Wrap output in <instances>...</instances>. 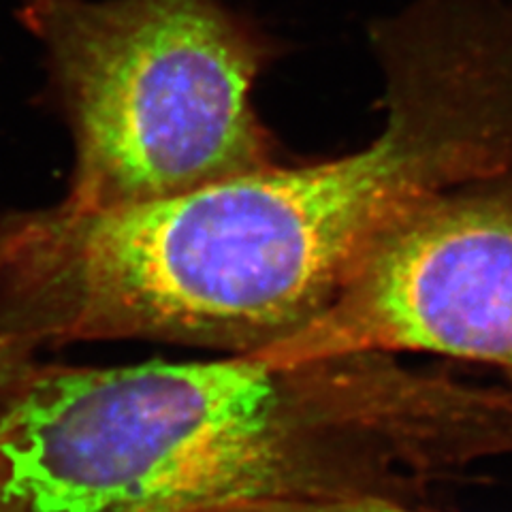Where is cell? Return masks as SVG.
Masks as SVG:
<instances>
[{"mask_svg": "<svg viewBox=\"0 0 512 512\" xmlns=\"http://www.w3.org/2000/svg\"><path fill=\"white\" fill-rule=\"evenodd\" d=\"M382 131L316 165L167 201L0 218V331L256 355L312 325L393 224L512 171V0H412L372 22Z\"/></svg>", "mask_w": 512, "mask_h": 512, "instance_id": "6da1fadb", "label": "cell"}, {"mask_svg": "<svg viewBox=\"0 0 512 512\" xmlns=\"http://www.w3.org/2000/svg\"><path fill=\"white\" fill-rule=\"evenodd\" d=\"M0 393V512H203L365 495L416 504L448 472L512 451V389L382 352L32 363Z\"/></svg>", "mask_w": 512, "mask_h": 512, "instance_id": "7a4b0ae2", "label": "cell"}, {"mask_svg": "<svg viewBox=\"0 0 512 512\" xmlns=\"http://www.w3.org/2000/svg\"><path fill=\"white\" fill-rule=\"evenodd\" d=\"M69 124L64 205L109 212L276 165L252 92L269 45L220 0H18Z\"/></svg>", "mask_w": 512, "mask_h": 512, "instance_id": "3957f363", "label": "cell"}, {"mask_svg": "<svg viewBox=\"0 0 512 512\" xmlns=\"http://www.w3.org/2000/svg\"><path fill=\"white\" fill-rule=\"evenodd\" d=\"M357 352H431L512 372V171L416 205L312 325L254 357Z\"/></svg>", "mask_w": 512, "mask_h": 512, "instance_id": "277c9868", "label": "cell"}, {"mask_svg": "<svg viewBox=\"0 0 512 512\" xmlns=\"http://www.w3.org/2000/svg\"><path fill=\"white\" fill-rule=\"evenodd\" d=\"M203 512H431L416 504L389 498H335V500H301V502H244L229 504Z\"/></svg>", "mask_w": 512, "mask_h": 512, "instance_id": "5b68a950", "label": "cell"}, {"mask_svg": "<svg viewBox=\"0 0 512 512\" xmlns=\"http://www.w3.org/2000/svg\"><path fill=\"white\" fill-rule=\"evenodd\" d=\"M32 352L26 344L0 331V391L32 365Z\"/></svg>", "mask_w": 512, "mask_h": 512, "instance_id": "8992f818", "label": "cell"}, {"mask_svg": "<svg viewBox=\"0 0 512 512\" xmlns=\"http://www.w3.org/2000/svg\"><path fill=\"white\" fill-rule=\"evenodd\" d=\"M510 376H512V372H510Z\"/></svg>", "mask_w": 512, "mask_h": 512, "instance_id": "52a82bcc", "label": "cell"}]
</instances>
